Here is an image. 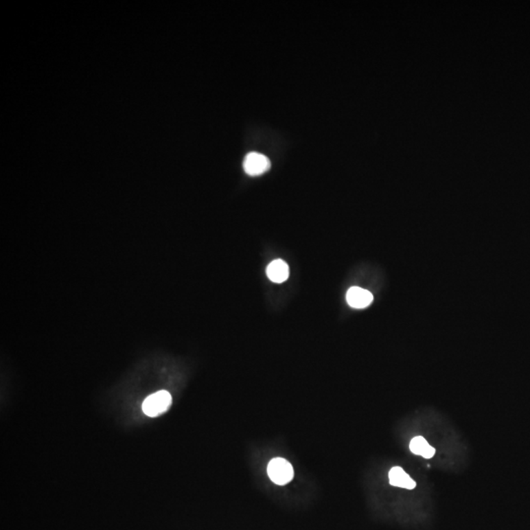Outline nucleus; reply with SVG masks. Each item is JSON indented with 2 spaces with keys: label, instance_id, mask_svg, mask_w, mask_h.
Returning <instances> with one entry per match:
<instances>
[{
  "label": "nucleus",
  "instance_id": "1",
  "mask_svg": "<svg viewBox=\"0 0 530 530\" xmlns=\"http://www.w3.org/2000/svg\"><path fill=\"white\" fill-rule=\"evenodd\" d=\"M400 447L422 467L443 474H463L472 463L470 442L453 419L437 406L406 413L395 427Z\"/></svg>",
  "mask_w": 530,
  "mask_h": 530
},
{
  "label": "nucleus",
  "instance_id": "2",
  "mask_svg": "<svg viewBox=\"0 0 530 530\" xmlns=\"http://www.w3.org/2000/svg\"><path fill=\"white\" fill-rule=\"evenodd\" d=\"M373 498L393 520L406 527H424L433 520V482L412 463L389 461L378 470Z\"/></svg>",
  "mask_w": 530,
  "mask_h": 530
},
{
  "label": "nucleus",
  "instance_id": "3",
  "mask_svg": "<svg viewBox=\"0 0 530 530\" xmlns=\"http://www.w3.org/2000/svg\"><path fill=\"white\" fill-rule=\"evenodd\" d=\"M172 404V397L168 391H159L150 395L143 403V412L150 417H157L168 412Z\"/></svg>",
  "mask_w": 530,
  "mask_h": 530
},
{
  "label": "nucleus",
  "instance_id": "4",
  "mask_svg": "<svg viewBox=\"0 0 530 530\" xmlns=\"http://www.w3.org/2000/svg\"><path fill=\"white\" fill-rule=\"evenodd\" d=\"M269 479L277 485H286L294 479L293 465L283 458H275L270 461L267 467Z\"/></svg>",
  "mask_w": 530,
  "mask_h": 530
},
{
  "label": "nucleus",
  "instance_id": "5",
  "mask_svg": "<svg viewBox=\"0 0 530 530\" xmlns=\"http://www.w3.org/2000/svg\"><path fill=\"white\" fill-rule=\"evenodd\" d=\"M243 166L246 174L255 177L267 172L270 168L271 163L265 155L258 152H251L244 157Z\"/></svg>",
  "mask_w": 530,
  "mask_h": 530
},
{
  "label": "nucleus",
  "instance_id": "6",
  "mask_svg": "<svg viewBox=\"0 0 530 530\" xmlns=\"http://www.w3.org/2000/svg\"><path fill=\"white\" fill-rule=\"evenodd\" d=\"M347 301L352 308H365L369 307L373 301V296L367 290L360 287H353L347 293Z\"/></svg>",
  "mask_w": 530,
  "mask_h": 530
},
{
  "label": "nucleus",
  "instance_id": "7",
  "mask_svg": "<svg viewBox=\"0 0 530 530\" xmlns=\"http://www.w3.org/2000/svg\"><path fill=\"white\" fill-rule=\"evenodd\" d=\"M266 274L267 277L273 282L280 284V283L285 282L289 278V265L282 260H274L267 266Z\"/></svg>",
  "mask_w": 530,
  "mask_h": 530
}]
</instances>
